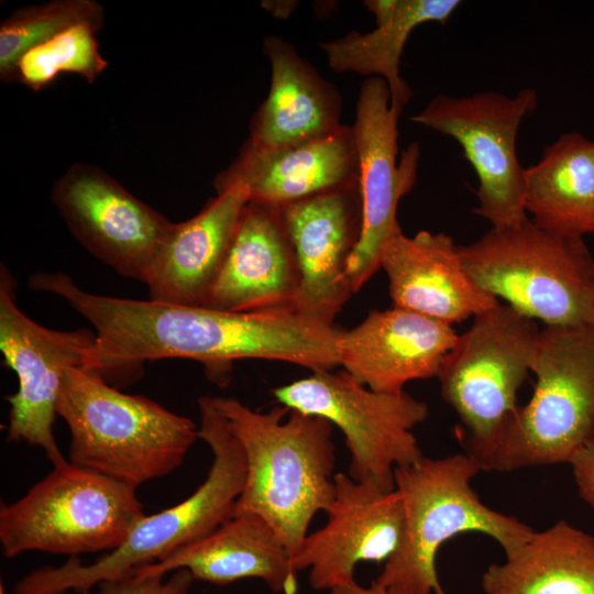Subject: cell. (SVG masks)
<instances>
[{
    "label": "cell",
    "mask_w": 594,
    "mask_h": 594,
    "mask_svg": "<svg viewBox=\"0 0 594 594\" xmlns=\"http://www.w3.org/2000/svg\"><path fill=\"white\" fill-rule=\"evenodd\" d=\"M300 273L280 208L249 201L206 307L295 309Z\"/></svg>",
    "instance_id": "obj_20"
},
{
    "label": "cell",
    "mask_w": 594,
    "mask_h": 594,
    "mask_svg": "<svg viewBox=\"0 0 594 594\" xmlns=\"http://www.w3.org/2000/svg\"><path fill=\"white\" fill-rule=\"evenodd\" d=\"M279 208L300 273L295 309L333 326L353 294L346 270L362 228L360 185Z\"/></svg>",
    "instance_id": "obj_16"
},
{
    "label": "cell",
    "mask_w": 594,
    "mask_h": 594,
    "mask_svg": "<svg viewBox=\"0 0 594 594\" xmlns=\"http://www.w3.org/2000/svg\"><path fill=\"white\" fill-rule=\"evenodd\" d=\"M531 373L534 394L507 420L484 471L569 463L594 438V330H540Z\"/></svg>",
    "instance_id": "obj_7"
},
{
    "label": "cell",
    "mask_w": 594,
    "mask_h": 594,
    "mask_svg": "<svg viewBox=\"0 0 594 594\" xmlns=\"http://www.w3.org/2000/svg\"><path fill=\"white\" fill-rule=\"evenodd\" d=\"M136 488L69 461L0 507L3 557L112 551L144 516Z\"/></svg>",
    "instance_id": "obj_8"
},
{
    "label": "cell",
    "mask_w": 594,
    "mask_h": 594,
    "mask_svg": "<svg viewBox=\"0 0 594 594\" xmlns=\"http://www.w3.org/2000/svg\"><path fill=\"white\" fill-rule=\"evenodd\" d=\"M569 464L580 496L594 508V438L572 455Z\"/></svg>",
    "instance_id": "obj_30"
},
{
    "label": "cell",
    "mask_w": 594,
    "mask_h": 594,
    "mask_svg": "<svg viewBox=\"0 0 594 594\" xmlns=\"http://www.w3.org/2000/svg\"><path fill=\"white\" fill-rule=\"evenodd\" d=\"M399 116L391 106L387 82L380 77L366 78L360 88L353 124L362 199L361 234L346 270L353 293L381 268L382 248L399 227L398 204L416 182L419 145L409 144L397 163Z\"/></svg>",
    "instance_id": "obj_14"
},
{
    "label": "cell",
    "mask_w": 594,
    "mask_h": 594,
    "mask_svg": "<svg viewBox=\"0 0 594 594\" xmlns=\"http://www.w3.org/2000/svg\"><path fill=\"white\" fill-rule=\"evenodd\" d=\"M98 30L81 23L24 53L16 63L13 82L38 91L61 74H76L94 84L108 66L99 52Z\"/></svg>",
    "instance_id": "obj_28"
},
{
    "label": "cell",
    "mask_w": 594,
    "mask_h": 594,
    "mask_svg": "<svg viewBox=\"0 0 594 594\" xmlns=\"http://www.w3.org/2000/svg\"><path fill=\"white\" fill-rule=\"evenodd\" d=\"M29 287L58 296L92 324L96 343L82 369L106 381L170 358L201 362L219 385L241 359L283 361L311 372L339 366L342 330L294 309L238 312L97 295L62 272H37Z\"/></svg>",
    "instance_id": "obj_1"
},
{
    "label": "cell",
    "mask_w": 594,
    "mask_h": 594,
    "mask_svg": "<svg viewBox=\"0 0 594 594\" xmlns=\"http://www.w3.org/2000/svg\"><path fill=\"white\" fill-rule=\"evenodd\" d=\"M268 4H262L266 10L272 12V14L278 18H286L295 8L296 2L290 1H268Z\"/></svg>",
    "instance_id": "obj_32"
},
{
    "label": "cell",
    "mask_w": 594,
    "mask_h": 594,
    "mask_svg": "<svg viewBox=\"0 0 594 594\" xmlns=\"http://www.w3.org/2000/svg\"><path fill=\"white\" fill-rule=\"evenodd\" d=\"M263 52L271 64L266 99L250 125V145L279 148L319 139L343 123L339 90L304 59L292 44L268 35Z\"/></svg>",
    "instance_id": "obj_23"
},
{
    "label": "cell",
    "mask_w": 594,
    "mask_h": 594,
    "mask_svg": "<svg viewBox=\"0 0 594 594\" xmlns=\"http://www.w3.org/2000/svg\"><path fill=\"white\" fill-rule=\"evenodd\" d=\"M105 12L95 0H54L15 10L0 25V77L13 82L20 57L64 31L86 23L102 28Z\"/></svg>",
    "instance_id": "obj_27"
},
{
    "label": "cell",
    "mask_w": 594,
    "mask_h": 594,
    "mask_svg": "<svg viewBox=\"0 0 594 594\" xmlns=\"http://www.w3.org/2000/svg\"><path fill=\"white\" fill-rule=\"evenodd\" d=\"M380 267L388 277L394 307L448 324L499 304L470 276L459 245L443 232L421 230L408 237L397 227L382 248Z\"/></svg>",
    "instance_id": "obj_19"
},
{
    "label": "cell",
    "mask_w": 594,
    "mask_h": 594,
    "mask_svg": "<svg viewBox=\"0 0 594 594\" xmlns=\"http://www.w3.org/2000/svg\"><path fill=\"white\" fill-rule=\"evenodd\" d=\"M249 201L244 190L230 187L174 223L145 279L148 299L206 306Z\"/></svg>",
    "instance_id": "obj_21"
},
{
    "label": "cell",
    "mask_w": 594,
    "mask_h": 594,
    "mask_svg": "<svg viewBox=\"0 0 594 594\" xmlns=\"http://www.w3.org/2000/svg\"><path fill=\"white\" fill-rule=\"evenodd\" d=\"M179 569L194 580L219 585L257 578L275 593L298 590L292 554L272 526L254 514L233 515L208 536L129 574L163 576Z\"/></svg>",
    "instance_id": "obj_22"
},
{
    "label": "cell",
    "mask_w": 594,
    "mask_h": 594,
    "mask_svg": "<svg viewBox=\"0 0 594 594\" xmlns=\"http://www.w3.org/2000/svg\"><path fill=\"white\" fill-rule=\"evenodd\" d=\"M336 493L327 522L308 535L293 558L299 572L309 569L316 591L355 583L361 562L386 561L397 549L403 530V507L396 490L337 473Z\"/></svg>",
    "instance_id": "obj_15"
},
{
    "label": "cell",
    "mask_w": 594,
    "mask_h": 594,
    "mask_svg": "<svg viewBox=\"0 0 594 594\" xmlns=\"http://www.w3.org/2000/svg\"><path fill=\"white\" fill-rule=\"evenodd\" d=\"M212 400L245 458V481L233 515L263 518L294 558L315 515L327 512L334 497L333 425L283 405L262 413L235 398Z\"/></svg>",
    "instance_id": "obj_2"
},
{
    "label": "cell",
    "mask_w": 594,
    "mask_h": 594,
    "mask_svg": "<svg viewBox=\"0 0 594 594\" xmlns=\"http://www.w3.org/2000/svg\"><path fill=\"white\" fill-rule=\"evenodd\" d=\"M198 408V438L209 446L213 457L204 483L180 503L144 515L121 546L95 562L82 564L78 558H69L59 566L32 571L15 582L13 594H90L105 581L125 576L208 536L233 516L245 481L244 453L212 397H200Z\"/></svg>",
    "instance_id": "obj_3"
},
{
    "label": "cell",
    "mask_w": 594,
    "mask_h": 594,
    "mask_svg": "<svg viewBox=\"0 0 594 594\" xmlns=\"http://www.w3.org/2000/svg\"><path fill=\"white\" fill-rule=\"evenodd\" d=\"M539 334L536 320L498 304L474 317L441 364L442 397L465 429L466 453L482 470L517 409V392L531 372Z\"/></svg>",
    "instance_id": "obj_9"
},
{
    "label": "cell",
    "mask_w": 594,
    "mask_h": 594,
    "mask_svg": "<svg viewBox=\"0 0 594 594\" xmlns=\"http://www.w3.org/2000/svg\"><path fill=\"white\" fill-rule=\"evenodd\" d=\"M480 471L479 461L468 453L421 457L395 469L403 530L397 549L374 581L402 594H446L436 570L437 553L446 541L480 532L508 556L531 537V527L481 502L471 486Z\"/></svg>",
    "instance_id": "obj_5"
},
{
    "label": "cell",
    "mask_w": 594,
    "mask_h": 594,
    "mask_svg": "<svg viewBox=\"0 0 594 594\" xmlns=\"http://www.w3.org/2000/svg\"><path fill=\"white\" fill-rule=\"evenodd\" d=\"M194 578L186 569L173 572L168 580L163 576H138L128 574L105 581L98 585L97 594H187Z\"/></svg>",
    "instance_id": "obj_29"
},
{
    "label": "cell",
    "mask_w": 594,
    "mask_h": 594,
    "mask_svg": "<svg viewBox=\"0 0 594 594\" xmlns=\"http://www.w3.org/2000/svg\"><path fill=\"white\" fill-rule=\"evenodd\" d=\"M459 0H396L388 20L367 33L351 31L320 44L329 67L337 73H356L384 79L391 92V106L402 114L413 90L402 78L399 62L410 33L420 24H444L460 7Z\"/></svg>",
    "instance_id": "obj_26"
},
{
    "label": "cell",
    "mask_w": 594,
    "mask_h": 594,
    "mask_svg": "<svg viewBox=\"0 0 594 594\" xmlns=\"http://www.w3.org/2000/svg\"><path fill=\"white\" fill-rule=\"evenodd\" d=\"M359 184L353 125L300 144L260 148L248 142L215 179L217 193L244 190L250 201L283 207L319 194Z\"/></svg>",
    "instance_id": "obj_18"
},
{
    "label": "cell",
    "mask_w": 594,
    "mask_h": 594,
    "mask_svg": "<svg viewBox=\"0 0 594 594\" xmlns=\"http://www.w3.org/2000/svg\"><path fill=\"white\" fill-rule=\"evenodd\" d=\"M458 333L451 324L407 309L372 310L339 341V366L372 391L400 393L437 376Z\"/></svg>",
    "instance_id": "obj_17"
},
{
    "label": "cell",
    "mask_w": 594,
    "mask_h": 594,
    "mask_svg": "<svg viewBox=\"0 0 594 594\" xmlns=\"http://www.w3.org/2000/svg\"><path fill=\"white\" fill-rule=\"evenodd\" d=\"M462 264L475 283L518 312L546 327L587 326L594 308V258L583 238L539 228L528 217L492 228L459 245Z\"/></svg>",
    "instance_id": "obj_6"
},
{
    "label": "cell",
    "mask_w": 594,
    "mask_h": 594,
    "mask_svg": "<svg viewBox=\"0 0 594 594\" xmlns=\"http://www.w3.org/2000/svg\"><path fill=\"white\" fill-rule=\"evenodd\" d=\"M52 200L74 238L123 277L145 283L173 222L97 166L74 164Z\"/></svg>",
    "instance_id": "obj_13"
},
{
    "label": "cell",
    "mask_w": 594,
    "mask_h": 594,
    "mask_svg": "<svg viewBox=\"0 0 594 594\" xmlns=\"http://www.w3.org/2000/svg\"><path fill=\"white\" fill-rule=\"evenodd\" d=\"M538 105V92L524 88L508 97L498 91L470 96L438 95L410 120L454 139L479 179L473 211L492 228L519 224L525 210L526 182L516 152L522 119Z\"/></svg>",
    "instance_id": "obj_11"
},
{
    "label": "cell",
    "mask_w": 594,
    "mask_h": 594,
    "mask_svg": "<svg viewBox=\"0 0 594 594\" xmlns=\"http://www.w3.org/2000/svg\"><path fill=\"white\" fill-rule=\"evenodd\" d=\"M16 283L0 268V350L18 377L10 405L7 440L41 448L53 466L66 461L53 433L64 372L84 367L96 343L89 329L54 330L29 318L16 305Z\"/></svg>",
    "instance_id": "obj_12"
},
{
    "label": "cell",
    "mask_w": 594,
    "mask_h": 594,
    "mask_svg": "<svg viewBox=\"0 0 594 594\" xmlns=\"http://www.w3.org/2000/svg\"><path fill=\"white\" fill-rule=\"evenodd\" d=\"M273 395L279 405L322 417L343 432L355 481L393 491L395 469L424 457L413 429L426 420L428 406L405 391L375 392L346 371L332 370L276 387Z\"/></svg>",
    "instance_id": "obj_10"
},
{
    "label": "cell",
    "mask_w": 594,
    "mask_h": 594,
    "mask_svg": "<svg viewBox=\"0 0 594 594\" xmlns=\"http://www.w3.org/2000/svg\"><path fill=\"white\" fill-rule=\"evenodd\" d=\"M525 210L539 228L566 238L594 233V141L561 134L526 168Z\"/></svg>",
    "instance_id": "obj_24"
},
{
    "label": "cell",
    "mask_w": 594,
    "mask_h": 594,
    "mask_svg": "<svg viewBox=\"0 0 594 594\" xmlns=\"http://www.w3.org/2000/svg\"><path fill=\"white\" fill-rule=\"evenodd\" d=\"M327 594H402L382 586L376 581H372L370 585H361L358 582L333 588L328 591Z\"/></svg>",
    "instance_id": "obj_31"
},
{
    "label": "cell",
    "mask_w": 594,
    "mask_h": 594,
    "mask_svg": "<svg viewBox=\"0 0 594 594\" xmlns=\"http://www.w3.org/2000/svg\"><path fill=\"white\" fill-rule=\"evenodd\" d=\"M484 594H594V537L565 520L535 531L482 575Z\"/></svg>",
    "instance_id": "obj_25"
},
{
    "label": "cell",
    "mask_w": 594,
    "mask_h": 594,
    "mask_svg": "<svg viewBox=\"0 0 594 594\" xmlns=\"http://www.w3.org/2000/svg\"><path fill=\"white\" fill-rule=\"evenodd\" d=\"M56 414L70 432L69 462L135 488L179 468L198 438L191 419L81 367L64 372Z\"/></svg>",
    "instance_id": "obj_4"
},
{
    "label": "cell",
    "mask_w": 594,
    "mask_h": 594,
    "mask_svg": "<svg viewBox=\"0 0 594 594\" xmlns=\"http://www.w3.org/2000/svg\"><path fill=\"white\" fill-rule=\"evenodd\" d=\"M587 326H590L594 330V308H593L592 314L590 316Z\"/></svg>",
    "instance_id": "obj_33"
}]
</instances>
